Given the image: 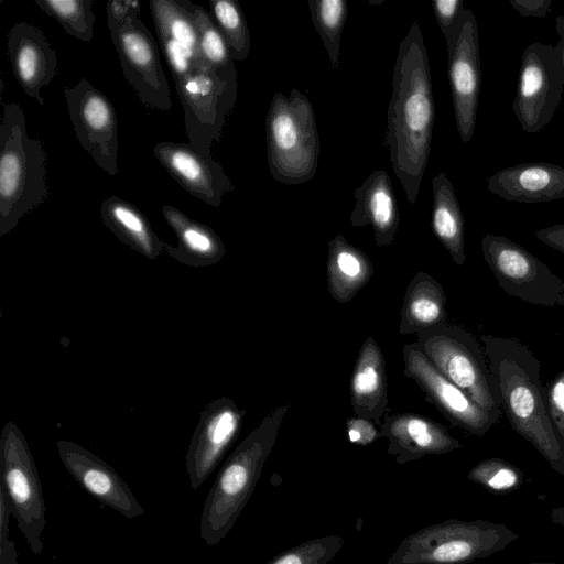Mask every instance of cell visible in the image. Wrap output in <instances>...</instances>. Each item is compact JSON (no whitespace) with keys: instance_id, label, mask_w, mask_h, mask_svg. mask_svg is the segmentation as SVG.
<instances>
[{"instance_id":"6da1fadb","label":"cell","mask_w":564,"mask_h":564,"mask_svg":"<svg viewBox=\"0 0 564 564\" xmlns=\"http://www.w3.org/2000/svg\"><path fill=\"white\" fill-rule=\"evenodd\" d=\"M429 54L414 22L400 42L393 68L383 145L406 199L414 205L427 165L435 121Z\"/></svg>"},{"instance_id":"7a4b0ae2","label":"cell","mask_w":564,"mask_h":564,"mask_svg":"<svg viewBox=\"0 0 564 564\" xmlns=\"http://www.w3.org/2000/svg\"><path fill=\"white\" fill-rule=\"evenodd\" d=\"M481 341L501 410L511 429L564 476V447L549 416L539 358L518 338L484 335Z\"/></svg>"},{"instance_id":"3957f363","label":"cell","mask_w":564,"mask_h":564,"mask_svg":"<svg viewBox=\"0 0 564 564\" xmlns=\"http://www.w3.org/2000/svg\"><path fill=\"white\" fill-rule=\"evenodd\" d=\"M290 404L275 406L221 466L202 511L200 538L215 546L227 536L260 479Z\"/></svg>"},{"instance_id":"277c9868","label":"cell","mask_w":564,"mask_h":564,"mask_svg":"<svg viewBox=\"0 0 564 564\" xmlns=\"http://www.w3.org/2000/svg\"><path fill=\"white\" fill-rule=\"evenodd\" d=\"M48 196L47 155L39 138H30L18 102L3 105L0 124V236Z\"/></svg>"},{"instance_id":"5b68a950","label":"cell","mask_w":564,"mask_h":564,"mask_svg":"<svg viewBox=\"0 0 564 564\" xmlns=\"http://www.w3.org/2000/svg\"><path fill=\"white\" fill-rule=\"evenodd\" d=\"M268 165L271 176L286 185L312 180L317 171L321 141L313 105L293 88L276 91L265 118Z\"/></svg>"},{"instance_id":"8992f818","label":"cell","mask_w":564,"mask_h":564,"mask_svg":"<svg viewBox=\"0 0 564 564\" xmlns=\"http://www.w3.org/2000/svg\"><path fill=\"white\" fill-rule=\"evenodd\" d=\"M517 539L503 523L447 519L404 538L386 564H469L505 550Z\"/></svg>"},{"instance_id":"52a82bcc","label":"cell","mask_w":564,"mask_h":564,"mask_svg":"<svg viewBox=\"0 0 564 564\" xmlns=\"http://www.w3.org/2000/svg\"><path fill=\"white\" fill-rule=\"evenodd\" d=\"M415 343L445 378L499 421L502 410L488 361L469 332L444 322L417 333Z\"/></svg>"},{"instance_id":"ba28073f","label":"cell","mask_w":564,"mask_h":564,"mask_svg":"<svg viewBox=\"0 0 564 564\" xmlns=\"http://www.w3.org/2000/svg\"><path fill=\"white\" fill-rule=\"evenodd\" d=\"M0 490L31 551L40 555L44 544L46 503L35 460L25 436L8 422L0 436Z\"/></svg>"},{"instance_id":"9c48e42d","label":"cell","mask_w":564,"mask_h":564,"mask_svg":"<svg viewBox=\"0 0 564 564\" xmlns=\"http://www.w3.org/2000/svg\"><path fill=\"white\" fill-rule=\"evenodd\" d=\"M174 83L184 110L188 143L213 158V144L219 141L226 118L237 100L235 64L220 69L193 70Z\"/></svg>"},{"instance_id":"30bf717a","label":"cell","mask_w":564,"mask_h":564,"mask_svg":"<svg viewBox=\"0 0 564 564\" xmlns=\"http://www.w3.org/2000/svg\"><path fill=\"white\" fill-rule=\"evenodd\" d=\"M480 246L486 263L508 295L539 306H564V280L523 246L494 234L484 235Z\"/></svg>"},{"instance_id":"8fae6325","label":"cell","mask_w":564,"mask_h":564,"mask_svg":"<svg viewBox=\"0 0 564 564\" xmlns=\"http://www.w3.org/2000/svg\"><path fill=\"white\" fill-rule=\"evenodd\" d=\"M564 93L554 46L534 42L522 53L512 111L527 133H538L553 119Z\"/></svg>"},{"instance_id":"7c38bea8","label":"cell","mask_w":564,"mask_h":564,"mask_svg":"<svg viewBox=\"0 0 564 564\" xmlns=\"http://www.w3.org/2000/svg\"><path fill=\"white\" fill-rule=\"evenodd\" d=\"M445 41L454 118L460 140L467 143L476 129L481 82L479 33L471 10L463 9Z\"/></svg>"},{"instance_id":"4fadbf2b","label":"cell","mask_w":564,"mask_h":564,"mask_svg":"<svg viewBox=\"0 0 564 564\" xmlns=\"http://www.w3.org/2000/svg\"><path fill=\"white\" fill-rule=\"evenodd\" d=\"M122 73L148 109L170 111V87L161 65L158 46L140 15L109 29Z\"/></svg>"},{"instance_id":"5bb4252c","label":"cell","mask_w":564,"mask_h":564,"mask_svg":"<svg viewBox=\"0 0 564 564\" xmlns=\"http://www.w3.org/2000/svg\"><path fill=\"white\" fill-rule=\"evenodd\" d=\"M64 95L68 115L80 147L109 176L118 173V121L106 95L82 78Z\"/></svg>"},{"instance_id":"9a60e30c","label":"cell","mask_w":564,"mask_h":564,"mask_svg":"<svg viewBox=\"0 0 564 564\" xmlns=\"http://www.w3.org/2000/svg\"><path fill=\"white\" fill-rule=\"evenodd\" d=\"M404 375L424 392L427 401L456 427L484 436L497 421L456 384L445 378L420 350L416 343L402 348Z\"/></svg>"},{"instance_id":"2e32d148","label":"cell","mask_w":564,"mask_h":564,"mask_svg":"<svg viewBox=\"0 0 564 564\" xmlns=\"http://www.w3.org/2000/svg\"><path fill=\"white\" fill-rule=\"evenodd\" d=\"M245 414L234 400L225 397L202 410L185 455L192 489L197 490L216 469L239 435Z\"/></svg>"},{"instance_id":"e0dca14e","label":"cell","mask_w":564,"mask_h":564,"mask_svg":"<svg viewBox=\"0 0 564 564\" xmlns=\"http://www.w3.org/2000/svg\"><path fill=\"white\" fill-rule=\"evenodd\" d=\"M149 6L174 82L193 70H206L199 54L195 4L188 0H149Z\"/></svg>"},{"instance_id":"ac0fdd59","label":"cell","mask_w":564,"mask_h":564,"mask_svg":"<svg viewBox=\"0 0 564 564\" xmlns=\"http://www.w3.org/2000/svg\"><path fill=\"white\" fill-rule=\"evenodd\" d=\"M56 444L64 467L95 499L128 519L144 513L131 489L105 460L74 442L59 440Z\"/></svg>"},{"instance_id":"d6986e66","label":"cell","mask_w":564,"mask_h":564,"mask_svg":"<svg viewBox=\"0 0 564 564\" xmlns=\"http://www.w3.org/2000/svg\"><path fill=\"white\" fill-rule=\"evenodd\" d=\"M153 154L182 188L213 207L221 206L223 197L235 189L223 165L188 142L161 141Z\"/></svg>"},{"instance_id":"ffe728a7","label":"cell","mask_w":564,"mask_h":564,"mask_svg":"<svg viewBox=\"0 0 564 564\" xmlns=\"http://www.w3.org/2000/svg\"><path fill=\"white\" fill-rule=\"evenodd\" d=\"M8 57L22 90L44 106L41 90L57 72V55L45 34L29 22H18L8 32Z\"/></svg>"},{"instance_id":"44dd1931","label":"cell","mask_w":564,"mask_h":564,"mask_svg":"<svg viewBox=\"0 0 564 564\" xmlns=\"http://www.w3.org/2000/svg\"><path fill=\"white\" fill-rule=\"evenodd\" d=\"M381 436L388 440V453L398 464L426 455H442L460 448L445 426L421 414L397 413L384 419Z\"/></svg>"},{"instance_id":"7402d4cb","label":"cell","mask_w":564,"mask_h":564,"mask_svg":"<svg viewBox=\"0 0 564 564\" xmlns=\"http://www.w3.org/2000/svg\"><path fill=\"white\" fill-rule=\"evenodd\" d=\"M487 187L509 202H552L564 198V167L547 162L508 166L491 175Z\"/></svg>"},{"instance_id":"603a6c76","label":"cell","mask_w":564,"mask_h":564,"mask_svg":"<svg viewBox=\"0 0 564 564\" xmlns=\"http://www.w3.org/2000/svg\"><path fill=\"white\" fill-rule=\"evenodd\" d=\"M355 206L350 225H371L377 247H388L395 239L400 225L397 197L390 176L383 170L372 172L354 193Z\"/></svg>"},{"instance_id":"cb8c5ba5","label":"cell","mask_w":564,"mask_h":564,"mask_svg":"<svg viewBox=\"0 0 564 564\" xmlns=\"http://www.w3.org/2000/svg\"><path fill=\"white\" fill-rule=\"evenodd\" d=\"M350 400L356 416L382 425L388 405L386 360L376 339L362 344L350 380Z\"/></svg>"},{"instance_id":"d4e9b609","label":"cell","mask_w":564,"mask_h":564,"mask_svg":"<svg viewBox=\"0 0 564 564\" xmlns=\"http://www.w3.org/2000/svg\"><path fill=\"white\" fill-rule=\"evenodd\" d=\"M162 214L177 238L176 247L165 246L164 252L171 258L193 268L213 265L223 259L225 245L209 226L171 205H164Z\"/></svg>"},{"instance_id":"484cf974","label":"cell","mask_w":564,"mask_h":564,"mask_svg":"<svg viewBox=\"0 0 564 564\" xmlns=\"http://www.w3.org/2000/svg\"><path fill=\"white\" fill-rule=\"evenodd\" d=\"M326 267L329 294L340 304L350 302L375 272L368 256L343 235L328 241Z\"/></svg>"},{"instance_id":"4316f807","label":"cell","mask_w":564,"mask_h":564,"mask_svg":"<svg viewBox=\"0 0 564 564\" xmlns=\"http://www.w3.org/2000/svg\"><path fill=\"white\" fill-rule=\"evenodd\" d=\"M104 225L124 245L150 260L165 250L166 242L153 230L144 214L132 203L116 195L100 206Z\"/></svg>"},{"instance_id":"83f0119b","label":"cell","mask_w":564,"mask_h":564,"mask_svg":"<svg viewBox=\"0 0 564 564\" xmlns=\"http://www.w3.org/2000/svg\"><path fill=\"white\" fill-rule=\"evenodd\" d=\"M445 306L446 294L443 285L429 273H416L405 290L400 334H417L446 322Z\"/></svg>"},{"instance_id":"f1b7e54d","label":"cell","mask_w":564,"mask_h":564,"mask_svg":"<svg viewBox=\"0 0 564 564\" xmlns=\"http://www.w3.org/2000/svg\"><path fill=\"white\" fill-rule=\"evenodd\" d=\"M432 189V230L455 264L463 265L466 260L464 216L453 184L444 171L433 177Z\"/></svg>"},{"instance_id":"f546056e","label":"cell","mask_w":564,"mask_h":564,"mask_svg":"<svg viewBox=\"0 0 564 564\" xmlns=\"http://www.w3.org/2000/svg\"><path fill=\"white\" fill-rule=\"evenodd\" d=\"M314 26L327 51L332 67H339L341 32L347 20L348 4L345 0H308Z\"/></svg>"},{"instance_id":"4dcf8cb0","label":"cell","mask_w":564,"mask_h":564,"mask_svg":"<svg viewBox=\"0 0 564 564\" xmlns=\"http://www.w3.org/2000/svg\"><path fill=\"white\" fill-rule=\"evenodd\" d=\"M210 15L224 36L234 62L245 61L251 47L250 32L241 7L235 0H209Z\"/></svg>"},{"instance_id":"1f68e13d","label":"cell","mask_w":564,"mask_h":564,"mask_svg":"<svg viewBox=\"0 0 564 564\" xmlns=\"http://www.w3.org/2000/svg\"><path fill=\"white\" fill-rule=\"evenodd\" d=\"M48 17L55 19L67 34L89 43L96 21L93 0H34Z\"/></svg>"},{"instance_id":"d6a6232c","label":"cell","mask_w":564,"mask_h":564,"mask_svg":"<svg viewBox=\"0 0 564 564\" xmlns=\"http://www.w3.org/2000/svg\"><path fill=\"white\" fill-rule=\"evenodd\" d=\"M194 20L198 32L199 54L207 69L227 68L235 64L227 43L210 12L195 4Z\"/></svg>"},{"instance_id":"836d02e7","label":"cell","mask_w":564,"mask_h":564,"mask_svg":"<svg viewBox=\"0 0 564 564\" xmlns=\"http://www.w3.org/2000/svg\"><path fill=\"white\" fill-rule=\"evenodd\" d=\"M467 478L496 495H506L522 486L524 475L509 462L494 457L476 464Z\"/></svg>"},{"instance_id":"e575fe53","label":"cell","mask_w":564,"mask_h":564,"mask_svg":"<svg viewBox=\"0 0 564 564\" xmlns=\"http://www.w3.org/2000/svg\"><path fill=\"white\" fill-rule=\"evenodd\" d=\"M344 543L339 535L315 538L275 555L265 564H327Z\"/></svg>"},{"instance_id":"d590c367","label":"cell","mask_w":564,"mask_h":564,"mask_svg":"<svg viewBox=\"0 0 564 564\" xmlns=\"http://www.w3.org/2000/svg\"><path fill=\"white\" fill-rule=\"evenodd\" d=\"M546 388L547 412L555 433L564 447V370Z\"/></svg>"},{"instance_id":"8d00e7d4","label":"cell","mask_w":564,"mask_h":564,"mask_svg":"<svg viewBox=\"0 0 564 564\" xmlns=\"http://www.w3.org/2000/svg\"><path fill=\"white\" fill-rule=\"evenodd\" d=\"M11 514L6 497L0 490V564H18L15 544L9 536V521Z\"/></svg>"},{"instance_id":"74e56055","label":"cell","mask_w":564,"mask_h":564,"mask_svg":"<svg viewBox=\"0 0 564 564\" xmlns=\"http://www.w3.org/2000/svg\"><path fill=\"white\" fill-rule=\"evenodd\" d=\"M435 19L445 40L448 39L454 25L464 9L462 0H433Z\"/></svg>"},{"instance_id":"f35d334b","label":"cell","mask_w":564,"mask_h":564,"mask_svg":"<svg viewBox=\"0 0 564 564\" xmlns=\"http://www.w3.org/2000/svg\"><path fill=\"white\" fill-rule=\"evenodd\" d=\"M346 432L348 440L360 446L370 445L381 436V431L372 421L359 416L346 421Z\"/></svg>"},{"instance_id":"ab89813d","label":"cell","mask_w":564,"mask_h":564,"mask_svg":"<svg viewBox=\"0 0 564 564\" xmlns=\"http://www.w3.org/2000/svg\"><path fill=\"white\" fill-rule=\"evenodd\" d=\"M141 3L137 0H111L106 3L107 26L117 28L130 17L140 15Z\"/></svg>"},{"instance_id":"60d3db41","label":"cell","mask_w":564,"mask_h":564,"mask_svg":"<svg viewBox=\"0 0 564 564\" xmlns=\"http://www.w3.org/2000/svg\"><path fill=\"white\" fill-rule=\"evenodd\" d=\"M509 2L523 18H544L552 3L551 0H509Z\"/></svg>"},{"instance_id":"b9f144b4","label":"cell","mask_w":564,"mask_h":564,"mask_svg":"<svg viewBox=\"0 0 564 564\" xmlns=\"http://www.w3.org/2000/svg\"><path fill=\"white\" fill-rule=\"evenodd\" d=\"M535 237L544 245L564 254V224L539 229L535 231Z\"/></svg>"},{"instance_id":"7bdbcfd3","label":"cell","mask_w":564,"mask_h":564,"mask_svg":"<svg viewBox=\"0 0 564 564\" xmlns=\"http://www.w3.org/2000/svg\"><path fill=\"white\" fill-rule=\"evenodd\" d=\"M555 30L558 35V43L554 46V51L561 74L564 78V17L557 15L555 18Z\"/></svg>"},{"instance_id":"ee69618b","label":"cell","mask_w":564,"mask_h":564,"mask_svg":"<svg viewBox=\"0 0 564 564\" xmlns=\"http://www.w3.org/2000/svg\"><path fill=\"white\" fill-rule=\"evenodd\" d=\"M550 518L553 523L564 525V506L553 508Z\"/></svg>"},{"instance_id":"f6af8a7d","label":"cell","mask_w":564,"mask_h":564,"mask_svg":"<svg viewBox=\"0 0 564 564\" xmlns=\"http://www.w3.org/2000/svg\"><path fill=\"white\" fill-rule=\"evenodd\" d=\"M530 564H558V563H530Z\"/></svg>"},{"instance_id":"bcb514c9","label":"cell","mask_w":564,"mask_h":564,"mask_svg":"<svg viewBox=\"0 0 564 564\" xmlns=\"http://www.w3.org/2000/svg\"><path fill=\"white\" fill-rule=\"evenodd\" d=\"M19 564V563H18Z\"/></svg>"}]
</instances>
